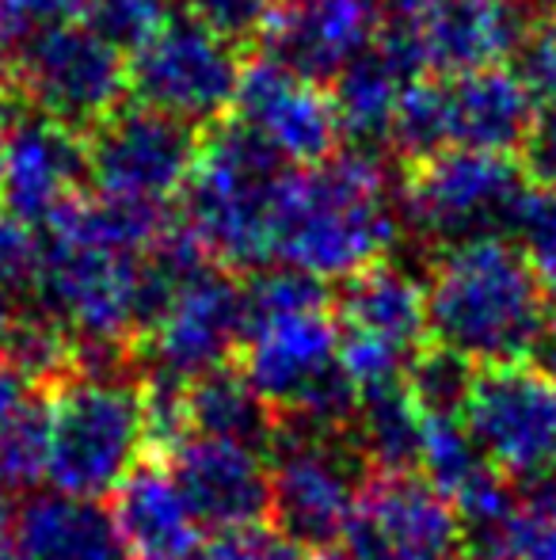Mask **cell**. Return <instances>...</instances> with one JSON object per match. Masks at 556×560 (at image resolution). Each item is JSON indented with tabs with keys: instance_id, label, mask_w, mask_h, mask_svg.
I'll use <instances>...</instances> for the list:
<instances>
[{
	"instance_id": "6da1fadb",
	"label": "cell",
	"mask_w": 556,
	"mask_h": 560,
	"mask_svg": "<svg viewBox=\"0 0 556 560\" xmlns=\"http://www.w3.org/2000/svg\"><path fill=\"white\" fill-rule=\"evenodd\" d=\"M401 214V179L378 149H340L332 161L289 168L275 195L271 259L312 279H351L389 259Z\"/></svg>"
},
{
	"instance_id": "7a4b0ae2",
	"label": "cell",
	"mask_w": 556,
	"mask_h": 560,
	"mask_svg": "<svg viewBox=\"0 0 556 560\" xmlns=\"http://www.w3.org/2000/svg\"><path fill=\"white\" fill-rule=\"evenodd\" d=\"M549 302L537 267L504 233L435 252L427 275L430 336L476 366L534 354L549 328Z\"/></svg>"
},
{
	"instance_id": "3957f363",
	"label": "cell",
	"mask_w": 556,
	"mask_h": 560,
	"mask_svg": "<svg viewBox=\"0 0 556 560\" xmlns=\"http://www.w3.org/2000/svg\"><path fill=\"white\" fill-rule=\"evenodd\" d=\"M286 164L233 118L202 133L199 161L184 191V222L206 256L229 271H256L271 259V218Z\"/></svg>"
},
{
	"instance_id": "277c9868",
	"label": "cell",
	"mask_w": 556,
	"mask_h": 560,
	"mask_svg": "<svg viewBox=\"0 0 556 560\" xmlns=\"http://www.w3.org/2000/svg\"><path fill=\"white\" fill-rule=\"evenodd\" d=\"M149 450L145 393L122 374H69L50 397L46 485L54 492L104 500Z\"/></svg>"
},
{
	"instance_id": "5b68a950",
	"label": "cell",
	"mask_w": 556,
	"mask_h": 560,
	"mask_svg": "<svg viewBox=\"0 0 556 560\" xmlns=\"http://www.w3.org/2000/svg\"><path fill=\"white\" fill-rule=\"evenodd\" d=\"M340 320L328 310L252 320L240 347V374L297 423L340 431L358 412V389L340 362Z\"/></svg>"
},
{
	"instance_id": "8992f818",
	"label": "cell",
	"mask_w": 556,
	"mask_h": 560,
	"mask_svg": "<svg viewBox=\"0 0 556 560\" xmlns=\"http://www.w3.org/2000/svg\"><path fill=\"white\" fill-rule=\"evenodd\" d=\"M8 92L69 130L92 133L127 107L130 58L88 23H50L31 31L8 58Z\"/></svg>"
},
{
	"instance_id": "52a82bcc",
	"label": "cell",
	"mask_w": 556,
	"mask_h": 560,
	"mask_svg": "<svg viewBox=\"0 0 556 560\" xmlns=\"http://www.w3.org/2000/svg\"><path fill=\"white\" fill-rule=\"evenodd\" d=\"M530 176L511 153L442 149L412 164L401 184L404 225L438 252L476 236L507 233Z\"/></svg>"
},
{
	"instance_id": "ba28073f",
	"label": "cell",
	"mask_w": 556,
	"mask_h": 560,
	"mask_svg": "<svg viewBox=\"0 0 556 560\" xmlns=\"http://www.w3.org/2000/svg\"><path fill=\"white\" fill-rule=\"evenodd\" d=\"M240 77V46L191 15H168L130 54V96L191 126L222 122L237 104Z\"/></svg>"
},
{
	"instance_id": "9c48e42d",
	"label": "cell",
	"mask_w": 556,
	"mask_h": 560,
	"mask_svg": "<svg viewBox=\"0 0 556 560\" xmlns=\"http://www.w3.org/2000/svg\"><path fill=\"white\" fill-rule=\"evenodd\" d=\"M199 145V126L184 118L145 104L119 107L88 133V179L107 199L168 210L171 199H184Z\"/></svg>"
},
{
	"instance_id": "30bf717a",
	"label": "cell",
	"mask_w": 556,
	"mask_h": 560,
	"mask_svg": "<svg viewBox=\"0 0 556 560\" xmlns=\"http://www.w3.org/2000/svg\"><path fill=\"white\" fill-rule=\"evenodd\" d=\"M271 465V515L297 546H332L343 538L358 508V450L343 446L335 431L297 428L275 435Z\"/></svg>"
},
{
	"instance_id": "8fae6325",
	"label": "cell",
	"mask_w": 556,
	"mask_h": 560,
	"mask_svg": "<svg viewBox=\"0 0 556 560\" xmlns=\"http://www.w3.org/2000/svg\"><path fill=\"white\" fill-rule=\"evenodd\" d=\"M245 287L229 271L202 267L141 332V354L153 366V377L191 385L194 377L222 370L245 347Z\"/></svg>"
},
{
	"instance_id": "7c38bea8",
	"label": "cell",
	"mask_w": 556,
	"mask_h": 560,
	"mask_svg": "<svg viewBox=\"0 0 556 560\" xmlns=\"http://www.w3.org/2000/svg\"><path fill=\"white\" fill-rule=\"evenodd\" d=\"M465 423L504 477L530 485L556 469V385L530 362L484 366L469 393Z\"/></svg>"
},
{
	"instance_id": "4fadbf2b",
	"label": "cell",
	"mask_w": 556,
	"mask_h": 560,
	"mask_svg": "<svg viewBox=\"0 0 556 560\" xmlns=\"http://www.w3.org/2000/svg\"><path fill=\"white\" fill-rule=\"evenodd\" d=\"M351 560H473L453 503L412 472H378L363 485L343 530Z\"/></svg>"
},
{
	"instance_id": "5bb4252c",
	"label": "cell",
	"mask_w": 556,
	"mask_h": 560,
	"mask_svg": "<svg viewBox=\"0 0 556 560\" xmlns=\"http://www.w3.org/2000/svg\"><path fill=\"white\" fill-rule=\"evenodd\" d=\"M233 115L286 168H312L340 153L343 126L335 115L332 92L268 58L245 61Z\"/></svg>"
},
{
	"instance_id": "9a60e30c",
	"label": "cell",
	"mask_w": 556,
	"mask_h": 560,
	"mask_svg": "<svg viewBox=\"0 0 556 560\" xmlns=\"http://www.w3.org/2000/svg\"><path fill=\"white\" fill-rule=\"evenodd\" d=\"M88 179V133L38 112H15L0 179V210L27 229H43Z\"/></svg>"
},
{
	"instance_id": "2e32d148",
	"label": "cell",
	"mask_w": 556,
	"mask_h": 560,
	"mask_svg": "<svg viewBox=\"0 0 556 560\" xmlns=\"http://www.w3.org/2000/svg\"><path fill=\"white\" fill-rule=\"evenodd\" d=\"M378 31L381 12L374 0H275L256 43L260 58L320 84L335 81Z\"/></svg>"
},
{
	"instance_id": "e0dca14e",
	"label": "cell",
	"mask_w": 556,
	"mask_h": 560,
	"mask_svg": "<svg viewBox=\"0 0 556 560\" xmlns=\"http://www.w3.org/2000/svg\"><path fill=\"white\" fill-rule=\"evenodd\" d=\"M534 0H430L416 23L423 69L430 77H465L511 61L534 23Z\"/></svg>"
},
{
	"instance_id": "ac0fdd59",
	"label": "cell",
	"mask_w": 556,
	"mask_h": 560,
	"mask_svg": "<svg viewBox=\"0 0 556 560\" xmlns=\"http://www.w3.org/2000/svg\"><path fill=\"white\" fill-rule=\"evenodd\" d=\"M168 469L199 523L217 534L256 526L271 511V469L252 446L187 435L168 450Z\"/></svg>"
},
{
	"instance_id": "d6986e66",
	"label": "cell",
	"mask_w": 556,
	"mask_h": 560,
	"mask_svg": "<svg viewBox=\"0 0 556 560\" xmlns=\"http://www.w3.org/2000/svg\"><path fill=\"white\" fill-rule=\"evenodd\" d=\"M416 77H427V69H423L412 27L381 23L378 38L332 81V104L343 138H351L358 149H374L378 141H386L397 104Z\"/></svg>"
},
{
	"instance_id": "ffe728a7",
	"label": "cell",
	"mask_w": 556,
	"mask_h": 560,
	"mask_svg": "<svg viewBox=\"0 0 556 560\" xmlns=\"http://www.w3.org/2000/svg\"><path fill=\"white\" fill-rule=\"evenodd\" d=\"M111 523L127 560H194L202 523L168 462H141L111 492Z\"/></svg>"
},
{
	"instance_id": "44dd1931",
	"label": "cell",
	"mask_w": 556,
	"mask_h": 560,
	"mask_svg": "<svg viewBox=\"0 0 556 560\" xmlns=\"http://www.w3.org/2000/svg\"><path fill=\"white\" fill-rule=\"evenodd\" d=\"M335 320H340V332L374 339L416 359L423 339L430 336L427 282H419L404 264L378 259L366 271L343 279V290L335 298Z\"/></svg>"
},
{
	"instance_id": "7402d4cb",
	"label": "cell",
	"mask_w": 556,
	"mask_h": 560,
	"mask_svg": "<svg viewBox=\"0 0 556 560\" xmlns=\"http://www.w3.org/2000/svg\"><path fill=\"white\" fill-rule=\"evenodd\" d=\"M12 546L20 560H127L111 511L54 488L15 508Z\"/></svg>"
},
{
	"instance_id": "603a6c76",
	"label": "cell",
	"mask_w": 556,
	"mask_h": 560,
	"mask_svg": "<svg viewBox=\"0 0 556 560\" xmlns=\"http://www.w3.org/2000/svg\"><path fill=\"white\" fill-rule=\"evenodd\" d=\"M442 81L450 149H484V153L522 149L537 104L511 69L496 66L465 77H442Z\"/></svg>"
},
{
	"instance_id": "cb8c5ba5",
	"label": "cell",
	"mask_w": 556,
	"mask_h": 560,
	"mask_svg": "<svg viewBox=\"0 0 556 560\" xmlns=\"http://www.w3.org/2000/svg\"><path fill=\"white\" fill-rule=\"evenodd\" d=\"M46 431L50 400L27 370L0 354V488L20 492L46 480Z\"/></svg>"
},
{
	"instance_id": "d4e9b609",
	"label": "cell",
	"mask_w": 556,
	"mask_h": 560,
	"mask_svg": "<svg viewBox=\"0 0 556 560\" xmlns=\"http://www.w3.org/2000/svg\"><path fill=\"white\" fill-rule=\"evenodd\" d=\"M187 408H191V431L206 439H225L240 446L275 443V416L271 405L256 393L240 370H214L187 385Z\"/></svg>"
},
{
	"instance_id": "484cf974",
	"label": "cell",
	"mask_w": 556,
	"mask_h": 560,
	"mask_svg": "<svg viewBox=\"0 0 556 560\" xmlns=\"http://www.w3.org/2000/svg\"><path fill=\"white\" fill-rule=\"evenodd\" d=\"M355 450L374 462L378 472H404L419 469V446H423V420L419 405L409 397V389H389L378 397H363L355 412Z\"/></svg>"
},
{
	"instance_id": "4316f807",
	"label": "cell",
	"mask_w": 556,
	"mask_h": 560,
	"mask_svg": "<svg viewBox=\"0 0 556 560\" xmlns=\"http://www.w3.org/2000/svg\"><path fill=\"white\" fill-rule=\"evenodd\" d=\"M419 469L423 480L450 503H461L473 488H481L484 480L499 472L476 446L465 416H427L423 420Z\"/></svg>"
},
{
	"instance_id": "83f0119b",
	"label": "cell",
	"mask_w": 556,
	"mask_h": 560,
	"mask_svg": "<svg viewBox=\"0 0 556 560\" xmlns=\"http://www.w3.org/2000/svg\"><path fill=\"white\" fill-rule=\"evenodd\" d=\"M389 145L409 164L450 149V118H446V81L442 77H416L404 89L397 104L393 126H389Z\"/></svg>"
},
{
	"instance_id": "f1b7e54d",
	"label": "cell",
	"mask_w": 556,
	"mask_h": 560,
	"mask_svg": "<svg viewBox=\"0 0 556 560\" xmlns=\"http://www.w3.org/2000/svg\"><path fill=\"white\" fill-rule=\"evenodd\" d=\"M476 374H481L476 362H469L465 354L450 351V347L435 343V347H423L416 359H412L404 389L419 405L423 416H465Z\"/></svg>"
},
{
	"instance_id": "f546056e",
	"label": "cell",
	"mask_w": 556,
	"mask_h": 560,
	"mask_svg": "<svg viewBox=\"0 0 556 560\" xmlns=\"http://www.w3.org/2000/svg\"><path fill=\"white\" fill-rule=\"evenodd\" d=\"M473 560H556V503L522 495L519 508L481 538H469Z\"/></svg>"
},
{
	"instance_id": "4dcf8cb0",
	"label": "cell",
	"mask_w": 556,
	"mask_h": 560,
	"mask_svg": "<svg viewBox=\"0 0 556 560\" xmlns=\"http://www.w3.org/2000/svg\"><path fill=\"white\" fill-rule=\"evenodd\" d=\"M504 236H511L527 252V259L537 267V275L549 287V279L556 275V187L530 179Z\"/></svg>"
},
{
	"instance_id": "1f68e13d",
	"label": "cell",
	"mask_w": 556,
	"mask_h": 560,
	"mask_svg": "<svg viewBox=\"0 0 556 560\" xmlns=\"http://www.w3.org/2000/svg\"><path fill=\"white\" fill-rule=\"evenodd\" d=\"M76 15L107 43L134 54L168 20V0H76Z\"/></svg>"
},
{
	"instance_id": "d6a6232c",
	"label": "cell",
	"mask_w": 556,
	"mask_h": 560,
	"mask_svg": "<svg viewBox=\"0 0 556 560\" xmlns=\"http://www.w3.org/2000/svg\"><path fill=\"white\" fill-rule=\"evenodd\" d=\"M511 73L522 89L534 96V104L556 100V15H534L522 43L511 54Z\"/></svg>"
},
{
	"instance_id": "836d02e7",
	"label": "cell",
	"mask_w": 556,
	"mask_h": 560,
	"mask_svg": "<svg viewBox=\"0 0 556 560\" xmlns=\"http://www.w3.org/2000/svg\"><path fill=\"white\" fill-rule=\"evenodd\" d=\"M194 560H305L301 546L282 530L256 523L240 530H222L194 553Z\"/></svg>"
},
{
	"instance_id": "e575fe53",
	"label": "cell",
	"mask_w": 556,
	"mask_h": 560,
	"mask_svg": "<svg viewBox=\"0 0 556 560\" xmlns=\"http://www.w3.org/2000/svg\"><path fill=\"white\" fill-rule=\"evenodd\" d=\"M176 4L184 8V15L206 23L217 35L233 38L240 46L248 38H260L275 0H176Z\"/></svg>"
},
{
	"instance_id": "d590c367",
	"label": "cell",
	"mask_w": 556,
	"mask_h": 560,
	"mask_svg": "<svg viewBox=\"0 0 556 560\" xmlns=\"http://www.w3.org/2000/svg\"><path fill=\"white\" fill-rule=\"evenodd\" d=\"M38 279V241L23 222L0 210V287L35 294Z\"/></svg>"
},
{
	"instance_id": "8d00e7d4",
	"label": "cell",
	"mask_w": 556,
	"mask_h": 560,
	"mask_svg": "<svg viewBox=\"0 0 556 560\" xmlns=\"http://www.w3.org/2000/svg\"><path fill=\"white\" fill-rule=\"evenodd\" d=\"M522 168L534 184L556 187V100L534 107L527 141H522Z\"/></svg>"
},
{
	"instance_id": "74e56055",
	"label": "cell",
	"mask_w": 556,
	"mask_h": 560,
	"mask_svg": "<svg viewBox=\"0 0 556 560\" xmlns=\"http://www.w3.org/2000/svg\"><path fill=\"white\" fill-rule=\"evenodd\" d=\"M0 8H4L8 23H12L20 38H27L38 27H50V23L76 15V0H0Z\"/></svg>"
},
{
	"instance_id": "f35d334b",
	"label": "cell",
	"mask_w": 556,
	"mask_h": 560,
	"mask_svg": "<svg viewBox=\"0 0 556 560\" xmlns=\"http://www.w3.org/2000/svg\"><path fill=\"white\" fill-rule=\"evenodd\" d=\"M23 313H27V294L0 287V351H4L8 336H12V328L20 325Z\"/></svg>"
},
{
	"instance_id": "ab89813d",
	"label": "cell",
	"mask_w": 556,
	"mask_h": 560,
	"mask_svg": "<svg viewBox=\"0 0 556 560\" xmlns=\"http://www.w3.org/2000/svg\"><path fill=\"white\" fill-rule=\"evenodd\" d=\"M381 12V23H416L430 8V0H374Z\"/></svg>"
},
{
	"instance_id": "60d3db41",
	"label": "cell",
	"mask_w": 556,
	"mask_h": 560,
	"mask_svg": "<svg viewBox=\"0 0 556 560\" xmlns=\"http://www.w3.org/2000/svg\"><path fill=\"white\" fill-rule=\"evenodd\" d=\"M534 354H537V370L556 385V320H549V328H545V336Z\"/></svg>"
},
{
	"instance_id": "b9f144b4",
	"label": "cell",
	"mask_w": 556,
	"mask_h": 560,
	"mask_svg": "<svg viewBox=\"0 0 556 560\" xmlns=\"http://www.w3.org/2000/svg\"><path fill=\"white\" fill-rule=\"evenodd\" d=\"M12 122H15L12 92L0 84V179H4V153H8V133H12Z\"/></svg>"
},
{
	"instance_id": "7bdbcfd3",
	"label": "cell",
	"mask_w": 556,
	"mask_h": 560,
	"mask_svg": "<svg viewBox=\"0 0 556 560\" xmlns=\"http://www.w3.org/2000/svg\"><path fill=\"white\" fill-rule=\"evenodd\" d=\"M20 46V35H15V27L8 23L4 8H0V61L8 66V58H12V50Z\"/></svg>"
},
{
	"instance_id": "ee69618b",
	"label": "cell",
	"mask_w": 556,
	"mask_h": 560,
	"mask_svg": "<svg viewBox=\"0 0 556 560\" xmlns=\"http://www.w3.org/2000/svg\"><path fill=\"white\" fill-rule=\"evenodd\" d=\"M12 523H15L12 492H4V488H0V534H12Z\"/></svg>"
},
{
	"instance_id": "f6af8a7d",
	"label": "cell",
	"mask_w": 556,
	"mask_h": 560,
	"mask_svg": "<svg viewBox=\"0 0 556 560\" xmlns=\"http://www.w3.org/2000/svg\"><path fill=\"white\" fill-rule=\"evenodd\" d=\"M0 560H20L12 546V534H0Z\"/></svg>"
},
{
	"instance_id": "bcb514c9",
	"label": "cell",
	"mask_w": 556,
	"mask_h": 560,
	"mask_svg": "<svg viewBox=\"0 0 556 560\" xmlns=\"http://www.w3.org/2000/svg\"><path fill=\"white\" fill-rule=\"evenodd\" d=\"M312 560H351L347 553H320V557H312Z\"/></svg>"
},
{
	"instance_id": "7dc6e473",
	"label": "cell",
	"mask_w": 556,
	"mask_h": 560,
	"mask_svg": "<svg viewBox=\"0 0 556 560\" xmlns=\"http://www.w3.org/2000/svg\"><path fill=\"white\" fill-rule=\"evenodd\" d=\"M537 4H545V8H549V12L556 15V0H537Z\"/></svg>"
},
{
	"instance_id": "c3c4849f",
	"label": "cell",
	"mask_w": 556,
	"mask_h": 560,
	"mask_svg": "<svg viewBox=\"0 0 556 560\" xmlns=\"http://www.w3.org/2000/svg\"><path fill=\"white\" fill-rule=\"evenodd\" d=\"M549 298H553V302H556V275H553V279H549Z\"/></svg>"
}]
</instances>
